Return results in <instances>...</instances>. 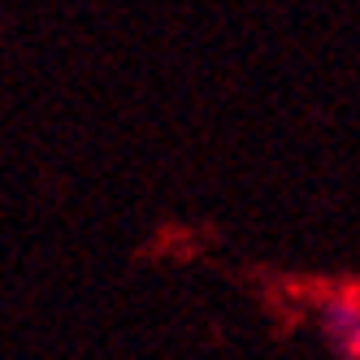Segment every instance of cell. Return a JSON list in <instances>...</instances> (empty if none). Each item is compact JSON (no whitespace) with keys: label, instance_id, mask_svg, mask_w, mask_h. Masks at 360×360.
<instances>
[{"label":"cell","instance_id":"cell-1","mask_svg":"<svg viewBox=\"0 0 360 360\" xmlns=\"http://www.w3.org/2000/svg\"><path fill=\"white\" fill-rule=\"evenodd\" d=\"M321 334L339 360H360V282H339L317 300Z\"/></svg>","mask_w":360,"mask_h":360}]
</instances>
